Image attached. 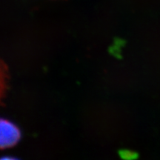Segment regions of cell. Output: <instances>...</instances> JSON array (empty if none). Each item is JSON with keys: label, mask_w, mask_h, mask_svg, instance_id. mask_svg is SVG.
Here are the masks:
<instances>
[{"label": "cell", "mask_w": 160, "mask_h": 160, "mask_svg": "<svg viewBox=\"0 0 160 160\" xmlns=\"http://www.w3.org/2000/svg\"><path fill=\"white\" fill-rule=\"evenodd\" d=\"M21 131L14 123L8 119L0 122V145L2 148H9L19 142Z\"/></svg>", "instance_id": "obj_1"}, {"label": "cell", "mask_w": 160, "mask_h": 160, "mask_svg": "<svg viewBox=\"0 0 160 160\" xmlns=\"http://www.w3.org/2000/svg\"><path fill=\"white\" fill-rule=\"evenodd\" d=\"M1 160H19L18 159H16L14 157H4L1 159Z\"/></svg>", "instance_id": "obj_2"}]
</instances>
